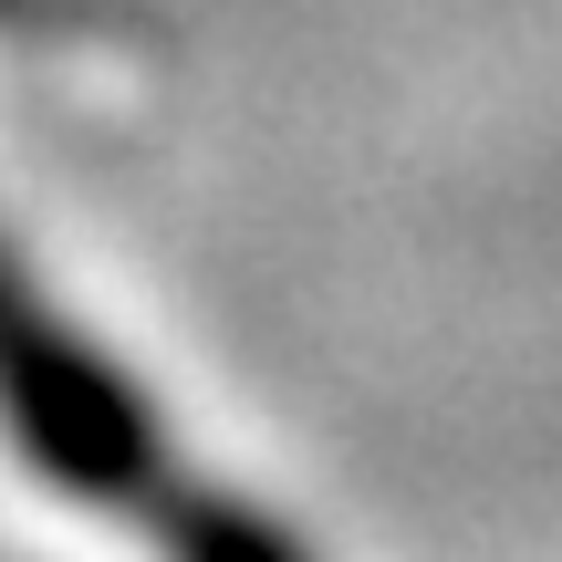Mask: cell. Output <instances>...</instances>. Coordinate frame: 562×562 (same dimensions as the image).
<instances>
[{
	"mask_svg": "<svg viewBox=\"0 0 562 562\" xmlns=\"http://www.w3.org/2000/svg\"><path fill=\"white\" fill-rule=\"evenodd\" d=\"M0 438L42 490H63L83 510H115L157 562H313L271 510H250L240 490H209L178 459L167 417L21 271L11 240H0Z\"/></svg>",
	"mask_w": 562,
	"mask_h": 562,
	"instance_id": "obj_1",
	"label": "cell"
},
{
	"mask_svg": "<svg viewBox=\"0 0 562 562\" xmlns=\"http://www.w3.org/2000/svg\"><path fill=\"white\" fill-rule=\"evenodd\" d=\"M115 32H136L125 0H0V42L63 53V42H115Z\"/></svg>",
	"mask_w": 562,
	"mask_h": 562,
	"instance_id": "obj_2",
	"label": "cell"
}]
</instances>
